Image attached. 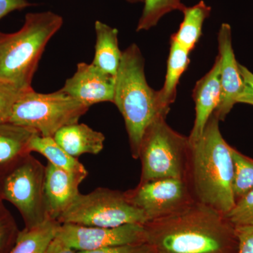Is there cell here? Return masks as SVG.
Instances as JSON below:
<instances>
[{
    "label": "cell",
    "mask_w": 253,
    "mask_h": 253,
    "mask_svg": "<svg viewBox=\"0 0 253 253\" xmlns=\"http://www.w3.org/2000/svg\"><path fill=\"white\" fill-rule=\"evenodd\" d=\"M151 253H237L235 226L224 214L194 203L144 224Z\"/></svg>",
    "instance_id": "obj_1"
},
{
    "label": "cell",
    "mask_w": 253,
    "mask_h": 253,
    "mask_svg": "<svg viewBox=\"0 0 253 253\" xmlns=\"http://www.w3.org/2000/svg\"><path fill=\"white\" fill-rule=\"evenodd\" d=\"M219 120L213 113L202 135L189 141L185 180L195 202L227 214L235 205L231 147L223 138Z\"/></svg>",
    "instance_id": "obj_2"
},
{
    "label": "cell",
    "mask_w": 253,
    "mask_h": 253,
    "mask_svg": "<svg viewBox=\"0 0 253 253\" xmlns=\"http://www.w3.org/2000/svg\"><path fill=\"white\" fill-rule=\"evenodd\" d=\"M113 103L126 123L131 156L138 159L145 131L158 118L167 117L170 107L163 102L159 91L148 84L144 59L136 44H131L123 52Z\"/></svg>",
    "instance_id": "obj_3"
},
{
    "label": "cell",
    "mask_w": 253,
    "mask_h": 253,
    "mask_svg": "<svg viewBox=\"0 0 253 253\" xmlns=\"http://www.w3.org/2000/svg\"><path fill=\"white\" fill-rule=\"evenodd\" d=\"M63 23L62 16L52 11L28 13L19 31L0 32V81L31 89L46 44Z\"/></svg>",
    "instance_id": "obj_4"
},
{
    "label": "cell",
    "mask_w": 253,
    "mask_h": 253,
    "mask_svg": "<svg viewBox=\"0 0 253 253\" xmlns=\"http://www.w3.org/2000/svg\"><path fill=\"white\" fill-rule=\"evenodd\" d=\"M88 110L61 89L42 94L32 88L14 105L9 123L53 137L63 126L78 123Z\"/></svg>",
    "instance_id": "obj_5"
},
{
    "label": "cell",
    "mask_w": 253,
    "mask_h": 253,
    "mask_svg": "<svg viewBox=\"0 0 253 253\" xmlns=\"http://www.w3.org/2000/svg\"><path fill=\"white\" fill-rule=\"evenodd\" d=\"M189 146V136L168 126L166 118L151 123L145 131L139 148V182L167 178L184 179Z\"/></svg>",
    "instance_id": "obj_6"
},
{
    "label": "cell",
    "mask_w": 253,
    "mask_h": 253,
    "mask_svg": "<svg viewBox=\"0 0 253 253\" xmlns=\"http://www.w3.org/2000/svg\"><path fill=\"white\" fill-rule=\"evenodd\" d=\"M57 221L96 227L144 224L148 221L144 212L127 201L125 192L102 187L89 194H80Z\"/></svg>",
    "instance_id": "obj_7"
},
{
    "label": "cell",
    "mask_w": 253,
    "mask_h": 253,
    "mask_svg": "<svg viewBox=\"0 0 253 253\" xmlns=\"http://www.w3.org/2000/svg\"><path fill=\"white\" fill-rule=\"evenodd\" d=\"M45 169L29 154L0 177L1 199L16 208L26 229L36 227L48 219L44 205Z\"/></svg>",
    "instance_id": "obj_8"
},
{
    "label": "cell",
    "mask_w": 253,
    "mask_h": 253,
    "mask_svg": "<svg viewBox=\"0 0 253 253\" xmlns=\"http://www.w3.org/2000/svg\"><path fill=\"white\" fill-rule=\"evenodd\" d=\"M125 194L132 206L144 212L148 221L172 215L195 203L185 180L180 178L139 182Z\"/></svg>",
    "instance_id": "obj_9"
},
{
    "label": "cell",
    "mask_w": 253,
    "mask_h": 253,
    "mask_svg": "<svg viewBox=\"0 0 253 253\" xmlns=\"http://www.w3.org/2000/svg\"><path fill=\"white\" fill-rule=\"evenodd\" d=\"M56 237L77 251H94L113 246L145 243L144 224H129L117 227H96L60 224Z\"/></svg>",
    "instance_id": "obj_10"
},
{
    "label": "cell",
    "mask_w": 253,
    "mask_h": 253,
    "mask_svg": "<svg viewBox=\"0 0 253 253\" xmlns=\"http://www.w3.org/2000/svg\"><path fill=\"white\" fill-rule=\"evenodd\" d=\"M218 49L221 60V99L214 111L219 121L225 120L244 90V83L232 46L231 28L222 23L218 33Z\"/></svg>",
    "instance_id": "obj_11"
},
{
    "label": "cell",
    "mask_w": 253,
    "mask_h": 253,
    "mask_svg": "<svg viewBox=\"0 0 253 253\" xmlns=\"http://www.w3.org/2000/svg\"><path fill=\"white\" fill-rule=\"evenodd\" d=\"M116 79L92 63H80L61 89L89 109L98 103L113 102Z\"/></svg>",
    "instance_id": "obj_12"
},
{
    "label": "cell",
    "mask_w": 253,
    "mask_h": 253,
    "mask_svg": "<svg viewBox=\"0 0 253 253\" xmlns=\"http://www.w3.org/2000/svg\"><path fill=\"white\" fill-rule=\"evenodd\" d=\"M86 176L73 174L46 165L44 177V205L48 219L58 220L60 216L77 199L80 184Z\"/></svg>",
    "instance_id": "obj_13"
},
{
    "label": "cell",
    "mask_w": 253,
    "mask_h": 253,
    "mask_svg": "<svg viewBox=\"0 0 253 253\" xmlns=\"http://www.w3.org/2000/svg\"><path fill=\"white\" fill-rule=\"evenodd\" d=\"M220 68L221 60L218 55L211 71L196 83L193 90L196 117L189 136L191 142L197 140L202 135L208 120L220 102Z\"/></svg>",
    "instance_id": "obj_14"
},
{
    "label": "cell",
    "mask_w": 253,
    "mask_h": 253,
    "mask_svg": "<svg viewBox=\"0 0 253 253\" xmlns=\"http://www.w3.org/2000/svg\"><path fill=\"white\" fill-rule=\"evenodd\" d=\"M53 138L68 154L76 158L83 154H99L104 149V134L84 123L63 126Z\"/></svg>",
    "instance_id": "obj_15"
},
{
    "label": "cell",
    "mask_w": 253,
    "mask_h": 253,
    "mask_svg": "<svg viewBox=\"0 0 253 253\" xmlns=\"http://www.w3.org/2000/svg\"><path fill=\"white\" fill-rule=\"evenodd\" d=\"M36 133L11 123L0 124V177L31 154L28 146Z\"/></svg>",
    "instance_id": "obj_16"
},
{
    "label": "cell",
    "mask_w": 253,
    "mask_h": 253,
    "mask_svg": "<svg viewBox=\"0 0 253 253\" xmlns=\"http://www.w3.org/2000/svg\"><path fill=\"white\" fill-rule=\"evenodd\" d=\"M94 57L92 63L101 71L116 77L123 52L119 48L118 31L109 25L96 21Z\"/></svg>",
    "instance_id": "obj_17"
},
{
    "label": "cell",
    "mask_w": 253,
    "mask_h": 253,
    "mask_svg": "<svg viewBox=\"0 0 253 253\" xmlns=\"http://www.w3.org/2000/svg\"><path fill=\"white\" fill-rule=\"evenodd\" d=\"M211 6L206 4L204 0L190 7L186 6L182 11V22L179 30L171 36L170 41L175 42L191 53L202 36L204 23L211 15Z\"/></svg>",
    "instance_id": "obj_18"
},
{
    "label": "cell",
    "mask_w": 253,
    "mask_h": 253,
    "mask_svg": "<svg viewBox=\"0 0 253 253\" xmlns=\"http://www.w3.org/2000/svg\"><path fill=\"white\" fill-rule=\"evenodd\" d=\"M30 152L39 153L44 156L53 166L73 174L86 176L88 172L79 161L68 154L51 136H42L35 134L28 146Z\"/></svg>",
    "instance_id": "obj_19"
},
{
    "label": "cell",
    "mask_w": 253,
    "mask_h": 253,
    "mask_svg": "<svg viewBox=\"0 0 253 253\" xmlns=\"http://www.w3.org/2000/svg\"><path fill=\"white\" fill-rule=\"evenodd\" d=\"M59 221L48 219L41 225L20 231L16 244L10 253H45L56 237Z\"/></svg>",
    "instance_id": "obj_20"
},
{
    "label": "cell",
    "mask_w": 253,
    "mask_h": 253,
    "mask_svg": "<svg viewBox=\"0 0 253 253\" xmlns=\"http://www.w3.org/2000/svg\"><path fill=\"white\" fill-rule=\"evenodd\" d=\"M190 52L181 47L175 42L170 41V49L168 56L166 81L160 96L165 105L170 107L176 96V87L179 80L189 64Z\"/></svg>",
    "instance_id": "obj_21"
},
{
    "label": "cell",
    "mask_w": 253,
    "mask_h": 253,
    "mask_svg": "<svg viewBox=\"0 0 253 253\" xmlns=\"http://www.w3.org/2000/svg\"><path fill=\"white\" fill-rule=\"evenodd\" d=\"M144 9L136 26V32L148 31L155 27L165 15L173 11L182 12L186 6L181 0H144Z\"/></svg>",
    "instance_id": "obj_22"
},
{
    "label": "cell",
    "mask_w": 253,
    "mask_h": 253,
    "mask_svg": "<svg viewBox=\"0 0 253 253\" xmlns=\"http://www.w3.org/2000/svg\"><path fill=\"white\" fill-rule=\"evenodd\" d=\"M234 162L233 194L235 201L253 189V159L231 147Z\"/></svg>",
    "instance_id": "obj_23"
},
{
    "label": "cell",
    "mask_w": 253,
    "mask_h": 253,
    "mask_svg": "<svg viewBox=\"0 0 253 253\" xmlns=\"http://www.w3.org/2000/svg\"><path fill=\"white\" fill-rule=\"evenodd\" d=\"M20 230L9 210L0 201V253H10L16 244Z\"/></svg>",
    "instance_id": "obj_24"
},
{
    "label": "cell",
    "mask_w": 253,
    "mask_h": 253,
    "mask_svg": "<svg viewBox=\"0 0 253 253\" xmlns=\"http://www.w3.org/2000/svg\"><path fill=\"white\" fill-rule=\"evenodd\" d=\"M31 89H24L13 83L0 81V124L9 123L14 105L26 91Z\"/></svg>",
    "instance_id": "obj_25"
},
{
    "label": "cell",
    "mask_w": 253,
    "mask_h": 253,
    "mask_svg": "<svg viewBox=\"0 0 253 253\" xmlns=\"http://www.w3.org/2000/svg\"><path fill=\"white\" fill-rule=\"evenodd\" d=\"M225 217L235 227L253 225V189L236 201Z\"/></svg>",
    "instance_id": "obj_26"
},
{
    "label": "cell",
    "mask_w": 253,
    "mask_h": 253,
    "mask_svg": "<svg viewBox=\"0 0 253 253\" xmlns=\"http://www.w3.org/2000/svg\"><path fill=\"white\" fill-rule=\"evenodd\" d=\"M78 253H151L146 243L113 246L89 251H78Z\"/></svg>",
    "instance_id": "obj_27"
},
{
    "label": "cell",
    "mask_w": 253,
    "mask_h": 253,
    "mask_svg": "<svg viewBox=\"0 0 253 253\" xmlns=\"http://www.w3.org/2000/svg\"><path fill=\"white\" fill-rule=\"evenodd\" d=\"M237 253H253V225L236 226Z\"/></svg>",
    "instance_id": "obj_28"
},
{
    "label": "cell",
    "mask_w": 253,
    "mask_h": 253,
    "mask_svg": "<svg viewBox=\"0 0 253 253\" xmlns=\"http://www.w3.org/2000/svg\"><path fill=\"white\" fill-rule=\"evenodd\" d=\"M239 70L244 80L245 87L238 103L253 106V73L241 64H239Z\"/></svg>",
    "instance_id": "obj_29"
},
{
    "label": "cell",
    "mask_w": 253,
    "mask_h": 253,
    "mask_svg": "<svg viewBox=\"0 0 253 253\" xmlns=\"http://www.w3.org/2000/svg\"><path fill=\"white\" fill-rule=\"evenodd\" d=\"M28 0H0V20L14 11L33 6Z\"/></svg>",
    "instance_id": "obj_30"
},
{
    "label": "cell",
    "mask_w": 253,
    "mask_h": 253,
    "mask_svg": "<svg viewBox=\"0 0 253 253\" xmlns=\"http://www.w3.org/2000/svg\"><path fill=\"white\" fill-rule=\"evenodd\" d=\"M45 253H78V251L71 249L62 241L55 237L50 243Z\"/></svg>",
    "instance_id": "obj_31"
},
{
    "label": "cell",
    "mask_w": 253,
    "mask_h": 253,
    "mask_svg": "<svg viewBox=\"0 0 253 253\" xmlns=\"http://www.w3.org/2000/svg\"><path fill=\"white\" fill-rule=\"evenodd\" d=\"M127 2L130 3V4H136L139 2H144V0H126Z\"/></svg>",
    "instance_id": "obj_32"
},
{
    "label": "cell",
    "mask_w": 253,
    "mask_h": 253,
    "mask_svg": "<svg viewBox=\"0 0 253 253\" xmlns=\"http://www.w3.org/2000/svg\"><path fill=\"white\" fill-rule=\"evenodd\" d=\"M0 201H3L2 199H1V187H0Z\"/></svg>",
    "instance_id": "obj_33"
}]
</instances>
